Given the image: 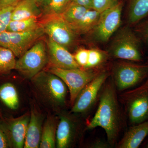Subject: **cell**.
I'll return each instance as SVG.
<instances>
[{
    "label": "cell",
    "mask_w": 148,
    "mask_h": 148,
    "mask_svg": "<svg viewBox=\"0 0 148 148\" xmlns=\"http://www.w3.org/2000/svg\"><path fill=\"white\" fill-rule=\"evenodd\" d=\"M148 15V0H130L127 12L130 24L138 23Z\"/></svg>",
    "instance_id": "d6986e66"
},
{
    "label": "cell",
    "mask_w": 148,
    "mask_h": 148,
    "mask_svg": "<svg viewBox=\"0 0 148 148\" xmlns=\"http://www.w3.org/2000/svg\"><path fill=\"white\" fill-rule=\"evenodd\" d=\"M42 14L39 5L34 0H20L14 6L11 20L38 18Z\"/></svg>",
    "instance_id": "e0dca14e"
},
{
    "label": "cell",
    "mask_w": 148,
    "mask_h": 148,
    "mask_svg": "<svg viewBox=\"0 0 148 148\" xmlns=\"http://www.w3.org/2000/svg\"><path fill=\"white\" fill-rule=\"evenodd\" d=\"M101 12L90 9L78 22L71 26L77 34H84L92 32L98 22Z\"/></svg>",
    "instance_id": "ac0fdd59"
},
{
    "label": "cell",
    "mask_w": 148,
    "mask_h": 148,
    "mask_svg": "<svg viewBox=\"0 0 148 148\" xmlns=\"http://www.w3.org/2000/svg\"><path fill=\"white\" fill-rule=\"evenodd\" d=\"M48 62L46 42L40 39L16 60L14 70L25 77L32 79L42 71Z\"/></svg>",
    "instance_id": "5b68a950"
},
{
    "label": "cell",
    "mask_w": 148,
    "mask_h": 148,
    "mask_svg": "<svg viewBox=\"0 0 148 148\" xmlns=\"http://www.w3.org/2000/svg\"><path fill=\"white\" fill-rule=\"evenodd\" d=\"M131 125L148 120V81L120 95Z\"/></svg>",
    "instance_id": "7a4b0ae2"
},
{
    "label": "cell",
    "mask_w": 148,
    "mask_h": 148,
    "mask_svg": "<svg viewBox=\"0 0 148 148\" xmlns=\"http://www.w3.org/2000/svg\"><path fill=\"white\" fill-rule=\"evenodd\" d=\"M107 55L97 49H89L88 60L85 69H94L103 64L107 59Z\"/></svg>",
    "instance_id": "484cf974"
},
{
    "label": "cell",
    "mask_w": 148,
    "mask_h": 148,
    "mask_svg": "<svg viewBox=\"0 0 148 148\" xmlns=\"http://www.w3.org/2000/svg\"><path fill=\"white\" fill-rule=\"evenodd\" d=\"M148 135V120L132 125L117 144L118 148H138Z\"/></svg>",
    "instance_id": "9a60e30c"
},
{
    "label": "cell",
    "mask_w": 148,
    "mask_h": 148,
    "mask_svg": "<svg viewBox=\"0 0 148 148\" xmlns=\"http://www.w3.org/2000/svg\"><path fill=\"white\" fill-rule=\"evenodd\" d=\"M15 57L10 49L0 46V75H6L15 69L16 62Z\"/></svg>",
    "instance_id": "603a6c76"
},
{
    "label": "cell",
    "mask_w": 148,
    "mask_h": 148,
    "mask_svg": "<svg viewBox=\"0 0 148 148\" xmlns=\"http://www.w3.org/2000/svg\"><path fill=\"white\" fill-rule=\"evenodd\" d=\"M20 0H0V7L15 5Z\"/></svg>",
    "instance_id": "836d02e7"
},
{
    "label": "cell",
    "mask_w": 148,
    "mask_h": 148,
    "mask_svg": "<svg viewBox=\"0 0 148 148\" xmlns=\"http://www.w3.org/2000/svg\"><path fill=\"white\" fill-rule=\"evenodd\" d=\"M77 128L76 122L71 116L68 115H62L56 130V147H70L76 138Z\"/></svg>",
    "instance_id": "5bb4252c"
},
{
    "label": "cell",
    "mask_w": 148,
    "mask_h": 148,
    "mask_svg": "<svg viewBox=\"0 0 148 148\" xmlns=\"http://www.w3.org/2000/svg\"><path fill=\"white\" fill-rule=\"evenodd\" d=\"M48 71L60 78L67 86L72 106L84 87L101 72L93 69H62L51 66Z\"/></svg>",
    "instance_id": "52a82bcc"
},
{
    "label": "cell",
    "mask_w": 148,
    "mask_h": 148,
    "mask_svg": "<svg viewBox=\"0 0 148 148\" xmlns=\"http://www.w3.org/2000/svg\"><path fill=\"white\" fill-rule=\"evenodd\" d=\"M117 91L112 80L107 79L99 94L97 110L86 126L88 129L98 127L103 128L111 147L116 144L121 128V114Z\"/></svg>",
    "instance_id": "6da1fadb"
},
{
    "label": "cell",
    "mask_w": 148,
    "mask_h": 148,
    "mask_svg": "<svg viewBox=\"0 0 148 148\" xmlns=\"http://www.w3.org/2000/svg\"><path fill=\"white\" fill-rule=\"evenodd\" d=\"M112 75L117 90L124 91L137 86L148 78V68L147 64L118 61L113 66Z\"/></svg>",
    "instance_id": "277c9868"
},
{
    "label": "cell",
    "mask_w": 148,
    "mask_h": 148,
    "mask_svg": "<svg viewBox=\"0 0 148 148\" xmlns=\"http://www.w3.org/2000/svg\"><path fill=\"white\" fill-rule=\"evenodd\" d=\"M140 39L131 29H121L114 38L109 49L111 56L122 60L141 62L143 53Z\"/></svg>",
    "instance_id": "3957f363"
},
{
    "label": "cell",
    "mask_w": 148,
    "mask_h": 148,
    "mask_svg": "<svg viewBox=\"0 0 148 148\" xmlns=\"http://www.w3.org/2000/svg\"><path fill=\"white\" fill-rule=\"evenodd\" d=\"M111 147L109 143H104L103 141L100 140L95 141L92 142L90 146V147L92 148H106Z\"/></svg>",
    "instance_id": "d6a6232c"
},
{
    "label": "cell",
    "mask_w": 148,
    "mask_h": 148,
    "mask_svg": "<svg viewBox=\"0 0 148 148\" xmlns=\"http://www.w3.org/2000/svg\"><path fill=\"white\" fill-rule=\"evenodd\" d=\"M88 54L89 49L81 48L73 55L75 60L82 69H84L87 65Z\"/></svg>",
    "instance_id": "f1b7e54d"
},
{
    "label": "cell",
    "mask_w": 148,
    "mask_h": 148,
    "mask_svg": "<svg viewBox=\"0 0 148 148\" xmlns=\"http://www.w3.org/2000/svg\"><path fill=\"white\" fill-rule=\"evenodd\" d=\"M147 66L148 68V60H147ZM147 80L148 81V77L147 78Z\"/></svg>",
    "instance_id": "d590c367"
},
{
    "label": "cell",
    "mask_w": 148,
    "mask_h": 148,
    "mask_svg": "<svg viewBox=\"0 0 148 148\" xmlns=\"http://www.w3.org/2000/svg\"><path fill=\"white\" fill-rule=\"evenodd\" d=\"M42 130V117L36 111L32 110L30 113L24 148H39Z\"/></svg>",
    "instance_id": "2e32d148"
},
{
    "label": "cell",
    "mask_w": 148,
    "mask_h": 148,
    "mask_svg": "<svg viewBox=\"0 0 148 148\" xmlns=\"http://www.w3.org/2000/svg\"><path fill=\"white\" fill-rule=\"evenodd\" d=\"M57 125L53 118L48 119L42 127L40 148H53L56 147Z\"/></svg>",
    "instance_id": "ffe728a7"
},
{
    "label": "cell",
    "mask_w": 148,
    "mask_h": 148,
    "mask_svg": "<svg viewBox=\"0 0 148 148\" xmlns=\"http://www.w3.org/2000/svg\"><path fill=\"white\" fill-rule=\"evenodd\" d=\"M109 75L108 72L101 71L88 83L77 96L71 112L75 114H84L92 109L98 100L101 88Z\"/></svg>",
    "instance_id": "9c48e42d"
},
{
    "label": "cell",
    "mask_w": 148,
    "mask_h": 148,
    "mask_svg": "<svg viewBox=\"0 0 148 148\" xmlns=\"http://www.w3.org/2000/svg\"><path fill=\"white\" fill-rule=\"evenodd\" d=\"M34 1L39 5H42L44 7L48 3L49 0H34Z\"/></svg>",
    "instance_id": "e575fe53"
},
{
    "label": "cell",
    "mask_w": 148,
    "mask_h": 148,
    "mask_svg": "<svg viewBox=\"0 0 148 148\" xmlns=\"http://www.w3.org/2000/svg\"><path fill=\"white\" fill-rule=\"evenodd\" d=\"M46 17L41 25L48 38L67 49L71 48L75 42L77 35L71 27L61 15Z\"/></svg>",
    "instance_id": "30bf717a"
},
{
    "label": "cell",
    "mask_w": 148,
    "mask_h": 148,
    "mask_svg": "<svg viewBox=\"0 0 148 148\" xmlns=\"http://www.w3.org/2000/svg\"><path fill=\"white\" fill-rule=\"evenodd\" d=\"M146 148H148V143L147 144V146H146Z\"/></svg>",
    "instance_id": "8d00e7d4"
},
{
    "label": "cell",
    "mask_w": 148,
    "mask_h": 148,
    "mask_svg": "<svg viewBox=\"0 0 148 148\" xmlns=\"http://www.w3.org/2000/svg\"><path fill=\"white\" fill-rule=\"evenodd\" d=\"M71 0H49L44 6L42 14L46 17L59 16L71 3Z\"/></svg>",
    "instance_id": "d4e9b609"
},
{
    "label": "cell",
    "mask_w": 148,
    "mask_h": 148,
    "mask_svg": "<svg viewBox=\"0 0 148 148\" xmlns=\"http://www.w3.org/2000/svg\"><path fill=\"white\" fill-rule=\"evenodd\" d=\"M119 0H93L92 9L101 12L115 5L119 2Z\"/></svg>",
    "instance_id": "83f0119b"
},
{
    "label": "cell",
    "mask_w": 148,
    "mask_h": 148,
    "mask_svg": "<svg viewBox=\"0 0 148 148\" xmlns=\"http://www.w3.org/2000/svg\"><path fill=\"white\" fill-rule=\"evenodd\" d=\"M0 99L9 108L16 110L19 105V97L16 87L11 83L0 86Z\"/></svg>",
    "instance_id": "44dd1931"
},
{
    "label": "cell",
    "mask_w": 148,
    "mask_h": 148,
    "mask_svg": "<svg viewBox=\"0 0 148 148\" xmlns=\"http://www.w3.org/2000/svg\"><path fill=\"white\" fill-rule=\"evenodd\" d=\"M89 9L71 3L61 16L70 26H72L78 22Z\"/></svg>",
    "instance_id": "7402d4cb"
},
{
    "label": "cell",
    "mask_w": 148,
    "mask_h": 148,
    "mask_svg": "<svg viewBox=\"0 0 148 148\" xmlns=\"http://www.w3.org/2000/svg\"><path fill=\"white\" fill-rule=\"evenodd\" d=\"M41 26L38 18H31L19 20H11L7 31L12 32H28Z\"/></svg>",
    "instance_id": "cb8c5ba5"
},
{
    "label": "cell",
    "mask_w": 148,
    "mask_h": 148,
    "mask_svg": "<svg viewBox=\"0 0 148 148\" xmlns=\"http://www.w3.org/2000/svg\"><path fill=\"white\" fill-rule=\"evenodd\" d=\"M11 148L6 134L0 124V148Z\"/></svg>",
    "instance_id": "4dcf8cb0"
},
{
    "label": "cell",
    "mask_w": 148,
    "mask_h": 148,
    "mask_svg": "<svg viewBox=\"0 0 148 148\" xmlns=\"http://www.w3.org/2000/svg\"><path fill=\"white\" fill-rule=\"evenodd\" d=\"M123 4L119 2L115 5L101 12L98 22L92 31L95 40L101 42L108 41L121 24Z\"/></svg>",
    "instance_id": "8fae6325"
},
{
    "label": "cell",
    "mask_w": 148,
    "mask_h": 148,
    "mask_svg": "<svg viewBox=\"0 0 148 148\" xmlns=\"http://www.w3.org/2000/svg\"><path fill=\"white\" fill-rule=\"evenodd\" d=\"M30 114L16 118L5 120L0 123L8 138L11 148L24 147Z\"/></svg>",
    "instance_id": "7c38bea8"
},
{
    "label": "cell",
    "mask_w": 148,
    "mask_h": 148,
    "mask_svg": "<svg viewBox=\"0 0 148 148\" xmlns=\"http://www.w3.org/2000/svg\"><path fill=\"white\" fill-rule=\"evenodd\" d=\"M71 3L88 9H92L93 0H71Z\"/></svg>",
    "instance_id": "1f68e13d"
},
{
    "label": "cell",
    "mask_w": 148,
    "mask_h": 148,
    "mask_svg": "<svg viewBox=\"0 0 148 148\" xmlns=\"http://www.w3.org/2000/svg\"><path fill=\"white\" fill-rule=\"evenodd\" d=\"M47 45L48 62L51 67L62 69H76L81 68L69 49L48 38Z\"/></svg>",
    "instance_id": "4fadbf2b"
},
{
    "label": "cell",
    "mask_w": 148,
    "mask_h": 148,
    "mask_svg": "<svg viewBox=\"0 0 148 148\" xmlns=\"http://www.w3.org/2000/svg\"><path fill=\"white\" fill-rule=\"evenodd\" d=\"M15 5L0 7V34L7 31Z\"/></svg>",
    "instance_id": "4316f807"
},
{
    "label": "cell",
    "mask_w": 148,
    "mask_h": 148,
    "mask_svg": "<svg viewBox=\"0 0 148 148\" xmlns=\"http://www.w3.org/2000/svg\"><path fill=\"white\" fill-rule=\"evenodd\" d=\"M138 32L145 42L148 45V20L140 25Z\"/></svg>",
    "instance_id": "f546056e"
},
{
    "label": "cell",
    "mask_w": 148,
    "mask_h": 148,
    "mask_svg": "<svg viewBox=\"0 0 148 148\" xmlns=\"http://www.w3.org/2000/svg\"><path fill=\"white\" fill-rule=\"evenodd\" d=\"M45 34L41 25L28 32H12L5 31L0 34V46L10 49L16 57L19 58Z\"/></svg>",
    "instance_id": "ba28073f"
},
{
    "label": "cell",
    "mask_w": 148,
    "mask_h": 148,
    "mask_svg": "<svg viewBox=\"0 0 148 148\" xmlns=\"http://www.w3.org/2000/svg\"><path fill=\"white\" fill-rule=\"evenodd\" d=\"M32 79L38 89L52 104L65 105L68 87L60 78L48 71H42Z\"/></svg>",
    "instance_id": "8992f818"
}]
</instances>
